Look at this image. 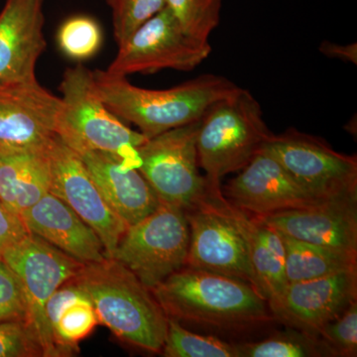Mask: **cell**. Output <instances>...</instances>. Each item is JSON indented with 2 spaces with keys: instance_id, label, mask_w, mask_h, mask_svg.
Here are the masks:
<instances>
[{
  "instance_id": "1",
  "label": "cell",
  "mask_w": 357,
  "mask_h": 357,
  "mask_svg": "<svg viewBox=\"0 0 357 357\" xmlns=\"http://www.w3.org/2000/svg\"><path fill=\"white\" fill-rule=\"evenodd\" d=\"M169 319L225 331L273 321L269 305L248 282L184 266L151 289Z\"/></svg>"
},
{
  "instance_id": "2",
  "label": "cell",
  "mask_w": 357,
  "mask_h": 357,
  "mask_svg": "<svg viewBox=\"0 0 357 357\" xmlns=\"http://www.w3.org/2000/svg\"><path fill=\"white\" fill-rule=\"evenodd\" d=\"M105 105L122 121L152 138L198 121L213 103L236 93L239 86L225 77L206 74L167 89L139 88L126 77L107 70L93 72Z\"/></svg>"
},
{
  "instance_id": "3",
  "label": "cell",
  "mask_w": 357,
  "mask_h": 357,
  "mask_svg": "<svg viewBox=\"0 0 357 357\" xmlns=\"http://www.w3.org/2000/svg\"><path fill=\"white\" fill-rule=\"evenodd\" d=\"M115 337L144 351L161 354L168 317L151 290L114 258L86 263L72 279Z\"/></svg>"
},
{
  "instance_id": "4",
  "label": "cell",
  "mask_w": 357,
  "mask_h": 357,
  "mask_svg": "<svg viewBox=\"0 0 357 357\" xmlns=\"http://www.w3.org/2000/svg\"><path fill=\"white\" fill-rule=\"evenodd\" d=\"M61 110L56 135L77 154L114 155L124 165L138 169V148L148 139L133 130L105 105L93 72L82 65L66 70L60 84Z\"/></svg>"
},
{
  "instance_id": "5",
  "label": "cell",
  "mask_w": 357,
  "mask_h": 357,
  "mask_svg": "<svg viewBox=\"0 0 357 357\" xmlns=\"http://www.w3.org/2000/svg\"><path fill=\"white\" fill-rule=\"evenodd\" d=\"M272 135L255 96L239 88L213 103L199 119L197 134L199 165L211 185L239 172L261 152Z\"/></svg>"
},
{
  "instance_id": "6",
  "label": "cell",
  "mask_w": 357,
  "mask_h": 357,
  "mask_svg": "<svg viewBox=\"0 0 357 357\" xmlns=\"http://www.w3.org/2000/svg\"><path fill=\"white\" fill-rule=\"evenodd\" d=\"M190 244L185 211L165 203L146 218L126 229L112 257L148 289L185 266Z\"/></svg>"
},
{
  "instance_id": "7",
  "label": "cell",
  "mask_w": 357,
  "mask_h": 357,
  "mask_svg": "<svg viewBox=\"0 0 357 357\" xmlns=\"http://www.w3.org/2000/svg\"><path fill=\"white\" fill-rule=\"evenodd\" d=\"M199 121L149 138L138 148V170L161 203L185 211L206 196L208 181L199 173L197 134Z\"/></svg>"
},
{
  "instance_id": "8",
  "label": "cell",
  "mask_w": 357,
  "mask_h": 357,
  "mask_svg": "<svg viewBox=\"0 0 357 357\" xmlns=\"http://www.w3.org/2000/svg\"><path fill=\"white\" fill-rule=\"evenodd\" d=\"M1 260L17 275L24 289L28 324L36 333L44 357H60L46 317V305L63 284L77 276L86 263L66 255L28 232L3 251Z\"/></svg>"
},
{
  "instance_id": "9",
  "label": "cell",
  "mask_w": 357,
  "mask_h": 357,
  "mask_svg": "<svg viewBox=\"0 0 357 357\" xmlns=\"http://www.w3.org/2000/svg\"><path fill=\"white\" fill-rule=\"evenodd\" d=\"M261 151L319 198L357 196L356 155L335 151L323 138L289 128L278 135L272 133Z\"/></svg>"
},
{
  "instance_id": "10",
  "label": "cell",
  "mask_w": 357,
  "mask_h": 357,
  "mask_svg": "<svg viewBox=\"0 0 357 357\" xmlns=\"http://www.w3.org/2000/svg\"><path fill=\"white\" fill-rule=\"evenodd\" d=\"M119 47L107 72L123 77L167 69L188 72L201 65L213 50L210 42L185 34L166 6Z\"/></svg>"
},
{
  "instance_id": "11",
  "label": "cell",
  "mask_w": 357,
  "mask_h": 357,
  "mask_svg": "<svg viewBox=\"0 0 357 357\" xmlns=\"http://www.w3.org/2000/svg\"><path fill=\"white\" fill-rule=\"evenodd\" d=\"M45 155L50 177L49 192L65 202L95 230L105 255L112 257L128 225L103 198L79 154L57 135L45 149Z\"/></svg>"
},
{
  "instance_id": "12",
  "label": "cell",
  "mask_w": 357,
  "mask_h": 357,
  "mask_svg": "<svg viewBox=\"0 0 357 357\" xmlns=\"http://www.w3.org/2000/svg\"><path fill=\"white\" fill-rule=\"evenodd\" d=\"M61 98L36 77L0 84V148L42 151L56 136Z\"/></svg>"
},
{
  "instance_id": "13",
  "label": "cell",
  "mask_w": 357,
  "mask_h": 357,
  "mask_svg": "<svg viewBox=\"0 0 357 357\" xmlns=\"http://www.w3.org/2000/svg\"><path fill=\"white\" fill-rule=\"evenodd\" d=\"M222 192L230 204L256 217L307 208L326 201L307 191L274 157L264 151L255 155Z\"/></svg>"
},
{
  "instance_id": "14",
  "label": "cell",
  "mask_w": 357,
  "mask_h": 357,
  "mask_svg": "<svg viewBox=\"0 0 357 357\" xmlns=\"http://www.w3.org/2000/svg\"><path fill=\"white\" fill-rule=\"evenodd\" d=\"M190 244L185 266L234 277L251 284L255 278L245 241L238 229L218 213L206 196L185 211Z\"/></svg>"
},
{
  "instance_id": "15",
  "label": "cell",
  "mask_w": 357,
  "mask_h": 357,
  "mask_svg": "<svg viewBox=\"0 0 357 357\" xmlns=\"http://www.w3.org/2000/svg\"><path fill=\"white\" fill-rule=\"evenodd\" d=\"M357 301V269L288 284L279 297L268 303L274 319L296 330L318 335Z\"/></svg>"
},
{
  "instance_id": "16",
  "label": "cell",
  "mask_w": 357,
  "mask_h": 357,
  "mask_svg": "<svg viewBox=\"0 0 357 357\" xmlns=\"http://www.w3.org/2000/svg\"><path fill=\"white\" fill-rule=\"evenodd\" d=\"M206 199L238 229L245 241L255 278V289L268 303L287 287L284 237L261 218L249 215L229 203L220 185L208 182Z\"/></svg>"
},
{
  "instance_id": "17",
  "label": "cell",
  "mask_w": 357,
  "mask_h": 357,
  "mask_svg": "<svg viewBox=\"0 0 357 357\" xmlns=\"http://www.w3.org/2000/svg\"><path fill=\"white\" fill-rule=\"evenodd\" d=\"M259 218L295 241L357 253V196Z\"/></svg>"
},
{
  "instance_id": "18",
  "label": "cell",
  "mask_w": 357,
  "mask_h": 357,
  "mask_svg": "<svg viewBox=\"0 0 357 357\" xmlns=\"http://www.w3.org/2000/svg\"><path fill=\"white\" fill-rule=\"evenodd\" d=\"M44 0H6L0 13V84L35 79L46 49Z\"/></svg>"
},
{
  "instance_id": "19",
  "label": "cell",
  "mask_w": 357,
  "mask_h": 357,
  "mask_svg": "<svg viewBox=\"0 0 357 357\" xmlns=\"http://www.w3.org/2000/svg\"><path fill=\"white\" fill-rule=\"evenodd\" d=\"M103 198L114 213L128 225H135L161 204L156 192L138 169L124 165L105 152L79 153Z\"/></svg>"
},
{
  "instance_id": "20",
  "label": "cell",
  "mask_w": 357,
  "mask_h": 357,
  "mask_svg": "<svg viewBox=\"0 0 357 357\" xmlns=\"http://www.w3.org/2000/svg\"><path fill=\"white\" fill-rule=\"evenodd\" d=\"M21 220L29 234L41 237L79 261L100 262L107 258L95 230L51 192L28 208Z\"/></svg>"
},
{
  "instance_id": "21",
  "label": "cell",
  "mask_w": 357,
  "mask_h": 357,
  "mask_svg": "<svg viewBox=\"0 0 357 357\" xmlns=\"http://www.w3.org/2000/svg\"><path fill=\"white\" fill-rule=\"evenodd\" d=\"M45 149L0 148V201L20 218L49 192L50 177Z\"/></svg>"
},
{
  "instance_id": "22",
  "label": "cell",
  "mask_w": 357,
  "mask_h": 357,
  "mask_svg": "<svg viewBox=\"0 0 357 357\" xmlns=\"http://www.w3.org/2000/svg\"><path fill=\"white\" fill-rule=\"evenodd\" d=\"M46 317L54 344L60 357L79 352V342L88 337L98 324L88 296L70 279L49 299Z\"/></svg>"
},
{
  "instance_id": "23",
  "label": "cell",
  "mask_w": 357,
  "mask_h": 357,
  "mask_svg": "<svg viewBox=\"0 0 357 357\" xmlns=\"http://www.w3.org/2000/svg\"><path fill=\"white\" fill-rule=\"evenodd\" d=\"M288 284L357 269V253L337 250L284 236Z\"/></svg>"
},
{
  "instance_id": "24",
  "label": "cell",
  "mask_w": 357,
  "mask_h": 357,
  "mask_svg": "<svg viewBox=\"0 0 357 357\" xmlns=\"http://www.w3.org/2000/svg\"><path fill=\"white\" fill-rule=\"evenodd\" d=\"M238 357L333 356L319 335L289 328L266 340L236 344Z\"/></svg>"
},
{
  "instance_id": "25",
  "label": "cell",
  "mask_w": 357,
  "mask_h": 357,
  "mask_svg": "<svg viewBox=\"0 0 357 357\" xmlns=\"http://www.w3.org/2000/svg\"><path fill=\"white\" fill-rule=\"evenodd\" d=\"M161 354L166 357H238L236 344L190 332L180 321L169 318Z\"/></svg>"
},
{
  "instance_id": "26",
  "label": "cell",
  "mask_w": 357,
  "mask_h": 357,
  "mask_svg": "<svg viewBox=\"0 0 357 357\" xmlns=\"http://www.w3.org/2000/svg\"><path fill=\"white\" fill-rule=\"evenodd\" d=\"M166 8L182 31L192 39L208 42L220 21L222 0H165Z\"/></svg>"
},
{
  "instance_id": "27",
  "label": "cell",
  "mask_w": 357,
  "mask_h": 357,
  "mask_svg": "<svg viewBox=\"0 0 357 357\" xmlns=\"http://www.w3.org/2000/svg\"><path fill=\"white\" fill-rule=\"evenodd\" d=\"M57 42L66 57L75 61L88 60L102 47V28L89 16H73L59 28Z\"/></svg>"
},
{
  "instance_id": "28",
  "label": "cell",
  "mask_w": 357,
  "mask_h": 357,
  "mask_svg": "<svg viewBox=\"0 0 357 357\" xmlns=\"http://www.w3.org/2000/svg\"><path fill=\"white\" fill-rule=\"evenodd\" d=\"M112 11L114 38L121 46L136 29L165 8V0H107Z\"/></svg>"
},
{
  "instance_id": "29",
  "label": "cell",
  "mask_w": 357,
  "mask_h": 357,
  "mask_svg": "<svg viewBox=\"0 0 357 357\" xmlns=\"http://www.w3.org/2000/svg\"><path fill=\"white\" fill-rule=\"evenodd\" d=\"M318 335L332 351L333 356H357V301L337 318L326 324Z\"/></svg>"
},
{
  "instance_id": "30",
  "label": "cell",
  "mask_w": 357,
  "mask_h": 357,
  "mask_svg": "<svg viewBox=\"0 0 357 357\" xmlns=\"http://www.w3.org/2000/svg\"><path fill=\"white\" fill-rule=\"evenodd\" d=\"M0 357H44L38 337L27 321L0 323Z\"/></svg>"
},
{
  "instance_id": "31",
  "label": "cell",
  "mask_w": 357,
  "mask_h": 357,
  "mask_svg": "<svg viewBox=\"0 0 357 357\" xmlns=\"http://www.w3.org/2000/svg\"><path fill=\"white\" fill-rule=\"evenodd\" d=\"M27 321L24 289L17 275L0 259V323Z\"/></svg>"
},
{
  "instance_id": "32",
  "label": "cell",
  "mask_w": 357,
  "mask_h": 357,
  "mask_svg": "<svg viewBox=\"0 0 357 357\" xmlns=\"http://www.w3.org/2000/svg\"><path fill=\"white\" fill-rule=\"evenodd\" d=\"M27 234L28 230L22 220L0 201V259L2 253L8 246Z\"/></svg>"
},
{
  "instance_id": "33",
  "label": "cell",
  "mask_w": 357,
  "mask_h": 357,
  "mask_svg": "<svg viewBox=\"0 0 357 357\" xmlns=\"http://www.w3.org/2000/svg\"><path fill=\"white\" fill-rule=\"evenodd\" d=\"M319 51L326 57L337 59V60L342 61V62L357 65L356 43L342 45L330 41H324L319 45Z\"/></svg>"
}]
</instances>
